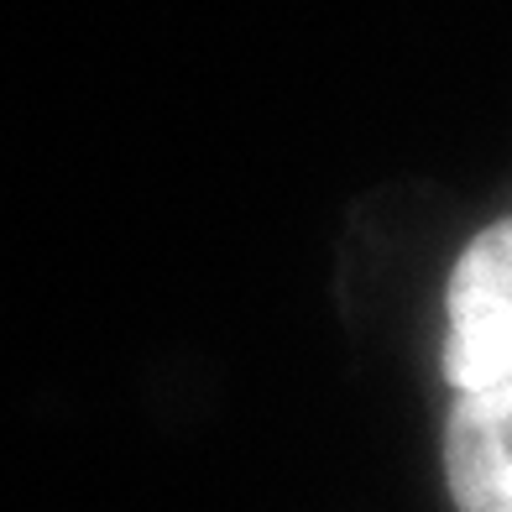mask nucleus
Returning a JSON list of instances; mask_svg holds the SVG:
<instances>
[{"instance_id": "obj_1", "label": "nucleus", "mask_w": 512, "mask_h": 512, "mask_svg": "<svg viewBox=\"0 0 512 512\" xmlns=\"http://www.w3.org/2000/svg\"><path fill=\"white\" fill-rule=\"evenodd\" d=\"M445 476L460 512H512V220L486 225L450 277Z\"/></svg>"}]
</instances>
